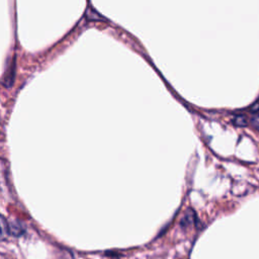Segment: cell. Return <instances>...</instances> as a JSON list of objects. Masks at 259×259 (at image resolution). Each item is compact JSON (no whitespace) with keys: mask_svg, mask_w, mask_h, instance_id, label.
I'll return each instance as SVG.
<instances>
[{"mask_svg":"<svg viewBox=\"0 0 259 259\" xmlns=\"http://www.w3.org/2000/svg\"><path fill=\"white\" fill-rule=\"evenodd\" d=\"M194 221V213L191 210H188V212L185 214V216L180 221V226L182 228L188 227L190 224H192Z\"/></svg>","mask_w":259,"mask_h":259,"instance_id":"obj_3","label":"cell"},{"mask_svg":"<svg viewBox=\"0 0 259 259\" xmlns=\"http://www.w3.org/2000/svg\"><path fill=\"white\" fill-rule=\"evenodd\" d=\"M8 230H9V234L13 236H20L24 232V228L18 222H12L10 225H8Z\"/></svg>","mask_w":259,"mask_h":259,"instance_id":"obj_2","label":"cell"},{"mask_svg":"<svg viewBox=\"0 0 259 259\" xmlns=\"http://www.w3.org/2000/svg\"><path fill=\"white\" fill-rule=\"evenodd\" d=\"M250 123H251V126L257 130V131H259V110H257L251 117V120H250Z\"/></svg>","mask_w":259,"mask_h":259,"instance_id":"obj_4","label":"cell"},{"mask_svg":"<svg viewBox=\"0 0 259 259\" xmlns=\"http://www.w3.org/2000/svg\"><path fill=\"white\" fill-rule=\"evenodd\" d=\"M85 17L87 20H94V21H106L107 19L99 12L94 9V7L91 5V3L87 4Z\"/></svg>","mask_w":259,"mask_h":259,"instance_id":"obj_1","label":"cell"},{"mask_svg":"<svg viewBox=\"0 0 259 259\" xmlns=\"http://www.w3.org/2000/svg\"><path fill=\"white\" fill-rule=\"evenodd\" d=\"M234 124L236 126H239V127H244V126L247 125V119L244 115L236 116L235 119H234Z\"/></svg>","mask_w":259,"mask_h":259,"instance_id":"obj_5","label":"cell"}]
</instances>
